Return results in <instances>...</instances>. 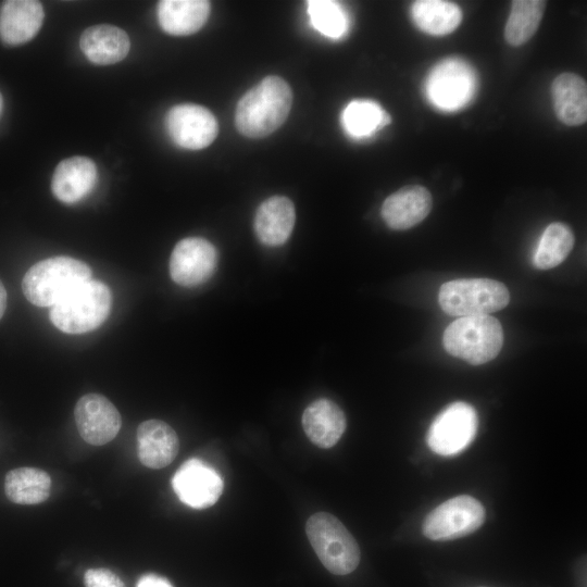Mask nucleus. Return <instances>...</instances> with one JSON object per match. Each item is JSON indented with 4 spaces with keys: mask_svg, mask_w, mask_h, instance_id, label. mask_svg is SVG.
<instances>
[{
    "mask_svg": "<svg viewBox=\"0 0 587 587\" xmlns=\"http://www.w3.org/2000/svg\"><path fill=\"white\" fill-rule=\"evenodd\" d=\"M347 426L342 410L329 399H317L302 414V427L315 446L328 449L335 446Z\"/></svg>",
    "mask_w": 587,
    "mask_h": 587,
    "instance_id": "nucleus-19",
    "label": "nucleus"
},
{
    "mask_svg": "<svg viewBox=\"0 0 587 587\" xmlns=\"http://www.w3.org/2000/svg\"><path fill=\"white\" fill-rule=\"evenodd\" d=\"M112 304L110 288L89 279L51 307L52 324L67 334H84L99 327L109 316Z\"/></svg>",
    "mask_w": 587,
    "mask_h": 587,
    "instance_id": "nucleus-3",
    "label": "nucleus"
},
{
    "mask_svg": "<svg viewBox=\"0 0 587 587\" xmlns=\"http://www.w3.org/2000/svg\"><path fill=\"white\" fill-rule=\"evenodd\" d=\"M546 1L515 0L504 27V38L511 46H521L528 41L540 25Z\"/></svg>",
    "mask_w": 587,
    "mask_h": 587,
    "instance_id": "nucleus-25",
    "label": "nucleus"
},
{
    "mask_svg": "<svg viewBox=\"0 0 587 587\" xmlns=\"http://www.w3.org/2000/svg\"><path fill=\"white\" fill-rule=\"evenodd\" d=\"M412 17L424 33L442 36L452 33L460 25L462 12L453 2L420 0L412 5Z\"/></svg>",
    "mask_w": 587,
    "mask_h": 587,
    "instance_id": "nucleus-24",
    "label": "nucleus"
},
{
    "mask_svg": "<svg viewBox=\"0 0 587 587\" xmlns=\"http://www.w3.org/2000/svg\"><path fill=\"white\" fill-rule=\"evenodd\" d=\"M136 587H173V585L165 577L149 573L138 579Z\"/></svg>",
    "mask_w": 587,
    "mask_h": 587,
    "instance_id": "nucleus-30",
    "label": "nucleus"
},
{
    "mask_svg": "<svg viewBox=\"0 0 587 587\" xmlns=\"http://www.w3.org/2000/svg\"><path fill=\"white\" fill-rule=\"evenodd\" d=\"M86 587H125L122 579L108 569H89L84 575Z\"/></svg>",
    "mask_w": 587,
    "mask_h": 587,
    "instance_id": "nucleus-29",
    "label": "nucleus"
},
{
    "mask_svg": "<svg viewBox=\"0 0 587 587\" xmlns=\"http://www.w3.org/2000/svg\"><path fill=\"white\" fill-rule=\"evenodd\" d=\"M137 450L139 461L145 466L155 470L165 467L178 453V436L161 420L145 421L137 428Z\"/></svg>",
    "mask_w": 587,
    "mask_h": 587,
    "instance_id": "nucleus-15",
    "label": "nucleus"
},
{
    "mask_svg": "<svg viewBox=\"0 0 587 587\" xmlns=\"http://www.w3.org/2000/svg\"><path fill=\"white\" fill-rule=\"evenodd\" d=\"M345 130L352 137L361 138L390 124V115L376 102L353 100L344 110L341 116Z\"/></svg>",
    "mask_w": 587,
    "mask_h": 587,
    "instance_id": "nucleus-26",
    "label": "nucleus"
},
{
    "mask_svg": "<svg viewBox=\"0 0 587 587\" xmlns=\"http://www.w3.org/2000/svg\"><path fill=\"white\" fill-rule=\"evenodd\" d=\"M91 268L71 257H52L29 267L22 280L26 299L37 307H53L80 284L91 279Z\"/></svg>",
    "mask_w": 587,
    "mask_h": 587,
    "instance_id": "nucleus-2",
    "label": "nucleus"
},
{
    "mask_svg": "<svg viewBox=\"0 0 587 587\" xmlns=\"http://www.w3.org/2000/svg\"><path fill=\"white\" fill-rule=\"evenodd\" d=\"M296 213L290 199L273 196L264 200L254 216V232L259 240L271 247L287 241L295 226Z\"/></svg>",
    "mask_w": 587,
    "mask_h": 587,
    "instance_id": "nucleus-18",
    "label": "nucleus"
},
{
    "mask_svg": "<svg viewBox=\"0 0 587 587\" xmlns=\"http://www.w3.org/2000/svg\"><path fill=\"white\" fill-rule=\"evenodd\" d=\"M292 104V92L283 78L271 75L248 90L238 101L235 124L249 138H263L286 121Z\"/></svg>",
    "mask_w": 587,
    "mask_h": 587,
    "instance_id": "nucleus-1",
    "label": "nucleus"
},
{
    "mask_svg": "<svg viewBox=\"0 0 587 587\" xmlns=\"http://www.w3.org/2000/svg\"><path fill=\"white\" fill-rule=\"evenodd\" d=\"M165 127L178 147L189 150L208 147L218 133V124L212 112L195 103L171 108L165 116Z\"/></svg>",
    "mask_w": 587,
    "mask_h": 587,
    "instance_id": "nucleus-9",
    "label": "nucleus"
},
{
    "mask_svg": "<svg viewBox=\"0 0 587 587\" xmlns=\"http://www.w3.org/2000/svg\"><path fill=\"white\" fill-rule=\"evenodd\" d=\"M98 177L97 166L86 157H72L61 161L54 170L51 190L63 203L73 204L93 189Z\"/></svg>",
    "mask_w": 587,
    "mask_h": 587,
    "instance_id": "nucleus-14",
    "label": "nucleus"
},
{
    "mask_svg": "<svg viewBox=\"0 0 587 587\" xmlns=\"http://www.w3.org/2000/svg\"><path fill=\"white\" fill-rule=\"evenodd\" d=\"M2 109H3V98H2V95L0 93V115L2 113Z\"/></svg>",
    "mask_w": 587,
    "mask_h": 587,
    "instance_id": "nucleus-32",
    "label": "nucleus"
},
{
    "mask_svg": "<svg viewBox=\"0 0 587 587\" xmlns=\"http://www.w3.org/2000/svg\"><path fill=\"white\" fill-rule=\"evenodd\" d=\"M172 488L178 499L193 509L213 505L223 491L221 475L200 459L184 462L172 477Z\"/></svg>",
    "mask_w": 587,
    "mask_h": 587,
    "instance_id": "nucleus-11",
    "label": "nucleus"
},
{
    "mask_svg": "<svg viewBox=\"0 0 587 587\" xmlns=\"http://www.w3.org/2000/svg\"><path fill=\"white\" fill-rule=\"evenodd\" d=\"M79 46L90 62L110 65L122 61L128 54L130 41L122 28L99 24L84 30Z\"/></svg>",
    "mask_w": 587,
    "mask_h": 587,
    "instance_id": "nucleus-20",
    "label": "nucleus"
},
{
    "mask_svg": "<svg viewBox=\"0 0 587 587\" xmlns=\"http://www.w3.org/2000/svg\"><path fill=\"white\" fill-rule=\"evenodd\" d=\"M446 351L472 365L495 359L503 345L500 322L490 315L465 316L454 320L442 335Z\"/></svg>",
    "mask_w": 587,
    "mask_h": 587,
    "instance_id": "nucleus-4",
    "label": "nucleus"
},
{
    "mask_svg": "<svg viewBox=\"0 0 587 587\" xmlns=\"http://www.w3.org/2000/svg\"><path fill=\"white\" fill-rule=\"evenodd\" d=\"M211 4L205 0H162L158 4L161 28L174 36L198 32L207 22Z\"/></svg>",
    "mask_w": 587,
    "mask_h": 587,
    "instance_id": "nucleus-22",
    "label": "nucleus"
},
{
    "mask_svg": "<svg viewBox=\"0 0 587 587\" xmlns=\"http://www.w3.org/2000/svg\"><path fill=\"white\" fill-rule=\"evenodd\" d=\"M305 533L320 561L330 573L346 575L358 567L359 545L337 517L316 512L307 521Z\"/></svg>",
    "mask_w": 587,
    "mask_h": 587,
    "instance_id": "nucleus-5",
    "label": "nucleus"
},
{
    "mask_svg": "<svg viewBox=\"0 0 587 587\" xmlns=\"http://www.w3.org/2000/svg\"><path fill=\"white\" fill-rule=\"evenodd\" d=\"M473 83V75L465 64L449 61L439 64L432 73L428 92L437 105L454 109L467 101Z\"/></svg>",
    "mask_w": 587,
    "mask_h": 587,
    "instance_id": "nucleus-17",
    "label": "nucleus"
},
{
    "mask_svg": "<svg viewBox=\"0 0 587 587\" xmlns=\"http://www.w3.org/2000/svg\"><path fill=\"white\" fill-rule=\"evenodd\" d=\"M478 416L469 403L457 401L447 405L432 422L426 442L439 455H455L466 449L476 436Z\"/></svg>",
    "mask_w": 587,
    "mask_h": 587,
    "instance_id": "nucleus-8",
    "label": "nucleus"
},
{
    "mask_svg": "<svg viewBox=\"0 0 587 587\" xmlns=\"http://www.w3.org/2000/svg\"><path fill=\"white\" fill-rule=\"evenodd\" d=\"M74 417L80 437L93 446L110 442L122 425V417L115 405L100 394L80 397L74 409Z\"/></svg>",
    "mask_w": 587,
    "mask_h": 587,
    "instance_id": "nucleus-12",
    "label": "nucleus"
},
{
    "mask_svg": "<svg viewBox=\"0 0 587 587\" xmlns=\"http://www.w3.org/2000/svg\"><path fill=\"white\" fill-rule=\"evenodd\" d=\"M216 263L217 252L209 240L201 237L184 238L172 251L170 275L177 285L196 287L212 277Z\"/></svg>",
    "mask_w": 587,
    "mask_h": 587,
    "instance_id": "nucleus-10",
    "label": "nucleus"
},
{
    "mask_svg": "<svg viewBox=\"0 0 587 587\" xmlns=\"http://www.w3.org/2000/svg\"><path fill=\"white\" fill-rule=\"evenodd\" d=\"M433 207L432 195L420 185L405 186L388 196L382 205V217L388 227L409 229L421 223Z\"/></svg>",
    "mask_w": 587,
    "mask_h": 587,
    "instance_id": "nucleus-13",
    "label": "nucleus"
},
{
    "mask_svg": "<svg viewBox=\"0 0 587 587\" xmlns=\"http://www.w3.org/2000/svg\"><path fill=\"white\" fill-rule=\"evenodd\" d=\"M43 17V8L39 1H5L0 10V38L12 46L25 43L37 35Z\"/></svg>",
    "mask_w": 587,
    "mask_h": 587,
    "instance_id": "nucleus-16",
    "label": "nucleus"
},
{
    "mask_svg": "<svg viewBox=\"0 0 587 587\" xmlns=\"http://www.w3.org/2000/svg\"><path fill=\"white\" fill-rule=\"evenodd\" d=\"M438 301L451 316L488 315L510 301L504 284L490 278H460L441 285Z\"/></svg>",
    "mask_w": 587,
    "mask_h": 587,
    "instance_id": "nucleus-6",
    "label": "nucleus"
},
{
    "mask_svg": "<svg viewBox=\"0 0 587 587\" xmlns=\"http://www.w3.org/2000/svg\"><path fill=\"white\" fill-rule=\"evenodd\" d=\"M485 517V508L477 499L461 495L429 512L423 521L422 532L430 540H452L478 529Z\"/></svg>",
    "mask_w": 587,
    "mask_h": 587,
    "instance_id": "nucleus-7",
    "label": "nucleus"
},
{
    "mask_svg": "<svg viewBox=\"0 0 587 587\" xmlns=\"http://www.w3.org/2000/svg\"><path fill=\"white\" fill-rule=\"evenodd\" d=\"M50 475L36 467H17L7 473L4 492L16 504H38L49 498Z\"/></svg>",
    "mask_w": 587,
    "mask_h": 587,
    "instance_id": "nucleus-23",
    "label": "nucleus"
},
{
    "mask_svg": "<svg viewBox=\"0 0 587 587\" xmlns=\"http://www.w3.org/2000/svg\"><path fill=\"white\" fill-rule=\"evenodd\" d=\"M5 308H7V291L2 282L0 280V319L4 314Z\"/></svg>",
    "mask_w": 587,
    "mask_h": 587,
    "instance_id": "nucleus-31",
    "label": "nucleus"
},
{
    "mask_svg": "<svg viewBox=\"0 0 587 587\" xmlns=\"http://www.w3.org/2000/svg\"><path fill=\"white\" fill-rule=\"evenodd\" d=\"M574 246L572 229L560 222L551 223L541 235L534 255V265L539 270H549L561 264Z\"/></svg>",
    "mask_w": 587,
    "mask_h": 587,
    "instance_id": "nucleus-27",
    "label": "nucleus"
},
{
    "mask_svg": "<svg viewBox=\"0 0 587 587\" xmlns=\"http://www.w3.org/2000/svg\"><path fill=\"white\" fill-rule=\"evenodd\" d=\"M553 110L565 125L578 126L587 121V85L574 73H562L551 85Z\"/></svg>",
    "mask_w": 587,
    "mask_h": 587,
    "instance_id": "nucleus-21",
    "label": "nucleus"
},
{
    "mask_svg": "<svg viewBox=\"0 0 587 587\" xmlns=\"http://www.w3.org/2000/svg\"><path fill=\"white\" fill-rule=\"evenodd\" d=\"M308 13L312 26L326 37L339 38L347 29V17L335 1H308Z\"/></svg>",
    "mask_w": 587,
    "mask_h": 587,
    "instance_id": "nucleus-28",
    "label": "nucleus"
}]
</instances>
